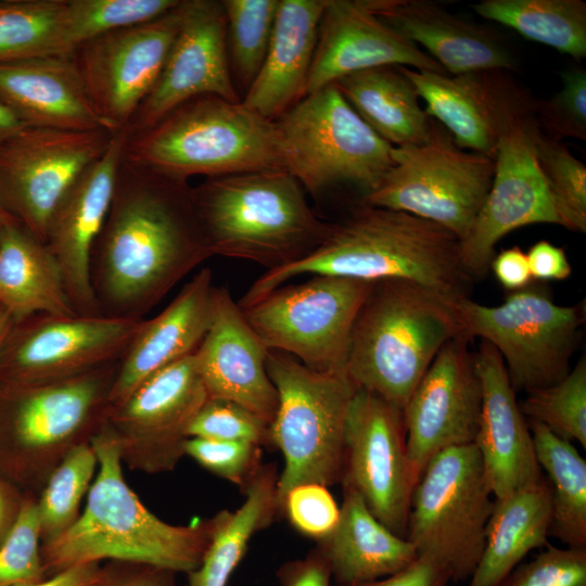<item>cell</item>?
Listing matches in <instances>:
<instances>
[{"mask_svg": "<svg viewBox=\"0 0 586 586\" xmlns=\"http://www.w3.org/2000/svg\"><path fill=\"white\" fill-rule=\"evenodd\" d=\"M213 256L188 181L123 160L90 257L101 316L144 319L184 277Z\"/></svg>", "mask_w": 586, "mask_h": 586, "instance_id": "1", "label": "cell"}, {"mask_svg": "<svg viewBox=\"0 0 586 586\" xmlns=\"http://www.w3.org/2000/svg\"><path fill=\"white\" fill-rule=\"evenodd\" d=\"M302 275L406 280L454 302L469 297L473 282L462 267L459 240L451 232L411 214L364 202L342 220L329 222L311 254L265 271L237 303L245 308Z\"/></svg>", "mask_w": 586, "mask_h": 586, "instance_id": "2", "label": "cell"}, {"mask_svg": "<svg viewBox=\"0 0 586 586\" xmlns=\"http://www.w3.org/2000/svg\"><path fill=\"white\" fill-rule=\"evenodd\" d=\"M98 473L78 520L61 536L41 544L48 576L107 560L136 561L189 574L200 565L212 519L169 524L152 513L127 484L116 441L106 423L91 440Z\"/></svg>", "mask_w": 586, "mask_h": 586, "instance_id": "3", "label": "cell"}, {"mask_svg": "<svg viewBox=\"0 0 586 586\" xmlns=\"http://www.w3.org/2000/svg\"><path fill=\"white\" fill-rule=\"evenodd\" d=\"M464 332L454 301L411 281H373L356 316L345 372L404 409L441 348Z\"/></svg>", "mask_w": 586, "mask_h": 586, "instance_id": "4", "label": "cell"}, {"mask_svg": "<svg viewBox=\"0 0 586 586\" xmlns=\"http://www.w3.org/2000/svg\"><path fill=\"white\" fill-rule=\"evenodd\" d=\"M191 194L213 256L253 262L267 270L311 254L329 228L286 170L211 177L191 187Z\"/></svg>", "mask_w": 586, "mask_h": 586, "instance_id": "5", "label": "cell"}, {"mask_svg": "<svg viewBox=\"0 0 586 586\" xmlns=\"http://www.w3.org/2000/svg\"><path fill=\"white\" fill-rule=\"evenodd\" d=\"M122 160L180 181L286 170L276 122L216 95L192 98L152 127L126 135Z\"/></svg>", "mask_w": 586, "mask_h": 586, "instance_id": "6", "label": "cell"}, {"mask_svg": "<svg viewBox=\"0 0 586 586\" xmlns=\"http://www.w3.org/2000/svg\"><path fill=\"white\" fill-rule=\"evenodd\" d=\"M266 370L278 394L270 443L284 459L277 491L280 513L293 487L341 483L346 418L357 387L346 372H319L277 351H268Z\"/></svg>", "mask_w": 586, "mask_h": 586, "instance_id": "7", "label": "cell"}, {"mask_svg": "<svg viewBox=\"0 0 586 586\" xmlns=\"http://www.w3.org/2000/svg\"><path fill=\"white\" fill-rule=\"evenodd\" d=\"M118 361L43 384H7L10 470L38 496L50 474L75 447L102 430Z\"/></svg>", "mask_w": 586, "mask_h": 586, "instance_id": "8", "label": "cell"}, {"mask_svg": "<svg viewBox=\"0 0 586 586\" xmlns=\"http://www.w3.org/2000/svg\"><path fill=\"white\" fill-rule=\"evenodd\" d=\"M276 124L285 169L314 194L351 183L366 195L394 164V146L357 114L334 84L305 95Z\"/></svg>", "mask_w": 586, "mask_h": 586, "instance_id": "9", "label": "cell"}, {"mask_svg": "<svg viewBox=\"0 0 586 586\" xmlns=\"http://www.w3.org/2000/svg\"><path fill=\"white\" fill-rule=\"evenodd\" d=\"M454 305L464 333L497 349L515 393L557 383L570 371L585 323V302L558 305L546 285L533 281L509 292L497 306L470 297Z\"/></svg>", "mask_w": 586, "mask_h": 586, "instance_id": "10", "label": "cell"}, {"mask_svg": "<svg viewBox=\"0 0 586 586\" xmlns=\"http://www.w3.org/2000/svg\"><path fill=\"white\" fill-rule=\"evenodd\" d=\"M491 496L475 445L447 448L429 461L412 491L406 538L450 579H468L484 549Z\"/></svg>", "mask_w": 586, "mask_h": 586, "instance_id": "11", "label": "cell"}, {"mask_svg": "<svg viewBox=\"0 0 586 586\" xmlns=\"http://www.w3.org/2000/svg\"><path fill=\"white\" fill-rule=\"evenodd\" d=\"M393 160L362 202L411 214L464 239L491 189L494 157L464 151L434 126L426 142L394 146Z\"/></svg>", "mask_w": 586, "mask_h": 586, "instance_id": "12", "label": "cell"}, {"mask_svg": "<svg viewBox=\"0 0 586 586\" xmlns=\"http://www.w3.org/2000/svg\"><path fill=\"white\" fill-rule=\"evenodd\" d=\"M372 283L314 275L241 309L268 351L289 354L319 372H345L353 326Z\"/></svg>", "mask_w": 586, "mask_h": 586, "instance_id": "13", "label": "cell"}, {"mask_svg": "<svg viewBox=\"0 0 586 586\" xmlns=\"http://www.w3.org/2000/svg\"><path fill=\"white\" fill-rule=\"evenodd\" d=\"M115 132L25 126L0 143V209L44 243L59 203Z\"/></svg>", "mask_w": 586, "mask_h": 586, "instance_id": "14", "label": "cell"}, {"mask_svg": "<svg viewBox=\"0 0 586 586\" xmlns=\"http://www.w3.org/2000/svg\"><path fill=\"white\" fill-rule=\"evenodd\" d=\"M207 399L194 353L154 373L110 407L106 425L122 462L148 474L175 470L186 456L189 425Z\"/></svg>", "mask_w": 586, "mask_h": 586, "instance_id": "15", "label": "cell"}, {"mask_svg": "<svg viewBox=\"0 0 586 586\" xmlns=\"http://www.w3.org/2000/svg\"><path fill=\"white\" fill-rule=\"evenodd\" d=\"M341 484L355 489L380 522L406 538L417 482L407 457L403 410L361 388L347 412Z\"/></svg>", "mask_w": 586, "mask_h": 586, "instance_id": "16", "label": "cell"}, {"mask_svg": "<svg viewBox=\"0 0 586 586\" xmlns=\"http://www.w3.org/2000/svg\"><path fill=\"white\" fill-rule=\"evenodd\" d=\"M182 20V0L152 21L107 31L72 53L99 116L124 129L154 87Z\"/></svg>", "mask_w": 586, "mask_h": 586, "instance_id": "17", "label": "cell"}, {"mask_svg": "<svg viewBox=\"0 0 586 586\" xmlns=\"http://www.w3.org/2000/svg\"><path fill=\"white\" fill-rule=\"evenodd\" d=\"M144 319L33 316L9 348H1L0 375L7 384L31 385L93 371L120 360Z\"/></svg>", "mask_w": 586, "mask_h": 586, "instance_id": "18", "label": "cell"}, {"mask_svg": "<svg viewBox=\"0 0 586 586\" xmlns=\"http://www.w3.org/2000/svg\"><path fill=\"white\" fill-rule=\"evenodd\" d=\"M471 340L462 332L441 348L403 409L416 482L438 453L474 444L482 391Z\"/></svg>", "mask_w": 586, "mask_h": 586, "instance_id": "19", "label": "cell"}, {"mask_svg": "<svg viewBox=\"0 0 586 586\" xmlns=\"http://www.w3.org/2000/svg\"><path fill=\"white\" fill-rule=\"evenodd\" d=\"M534 116L519 120L498 142L491 189L459 241L460 260L472 280L487 273L495 245L507 233L533 224L560 225L534 155Z\"/></svg>", "mask_w": 586, "mask_h": 586, "instance_id": "20", "label": "cell"}, {"mask_svg": "<svg viewBox=\"0 0 586 586\" xmlns=\"http://www.w3.org/2000/svg\"><path fill=\"white\" fill-rule=\"evenodd\" d=\"M200 95L240 102L229 68L226 14L217 0H182L177 36L154 87L124 128L126 135L152 127Z\"/></svg>", "mask_w": 586, "mask_h": 586, "instance_id": "21", "label": "cell"}, {"mask_svg": "<svg viewBox=\"0 0 586 586\" xmlns=\"http://www.w3.org/2000/svg\"><path fill=\"white\" fill-rule=\"evenodd\" d=\"M426 112L461 149L495 157L498 142L517 122L534 116L536 100L507 71L449 75L400 66Z\"/></svg>", "mask_w": 586, "mask_h": 586, "instance_id": "22", "label": "cell"}, {"mask_svg": "<svg viewBox=\"0 0 586 586\" xmlns=\"http://www.w3.org/2000/svg\"><path fill=\"white\" fill-rule=\"evenodd\" d=\"M125 138V129L114 133L105 153L78 177L48 224L44 244L79 316H101L90 282V257L110 209Z\"/></svg>", "mask_w": 586, "mask_h": 586, "instance_id": "23", "label": "cell"}, {"mask_svg": "<svg viewBox=\"0 0 586 586\" xmlns=\"http://www.w3.org/2000/svg\"><path fill=\"white\" fill-rule=\"evenodd\" d=\"M267 354L229 290L215 286L212 321L194 352L208 398L234 403L270 425L278 394L266 370Z\"/></svg>", "mask_w": 586, "mask_h": 586, "instance_id": "24", "label": "cell"}, {"mask_svg": "<svg viewBox=\"0 0 586 586\" xmlns=\"http://www.w3.org/2000/svg\"><path fill=\"white\" fill-rule=\"evenodd\" d=\"M385 65L447 74L421 48L381 22L364 0H326L305 95L346 75Z\"/></svg>", "mask_w": 586, "mask_h": 586, "instance_id": "25", "label": "cell"}, {"mask_svg": "<svg viewBox=\"0 0 586 586\" xmlns=\"http://www.w3.org/2000/svg\"><path fill=\"white\" fill-rule=\"evenodd\" d=\"M482 402L474 445L495 499H502L544 477L527 420L522 413L497 349L481 340L474 354Z\"/></svg>", "mask_w": 586, "mask_h": 586, "instance_id": "26", "label": "cell"}, {"mask_svg": "<svg viewBox=\"0 0 586 586\" xmlns=\"http://www.w3.org/2000/svg\"><path fill=\"white\" fill-rule=\"evenodd\" d=\"M385 25L422 47L447 74L512 71L514 56L488 27L428 0H364Z\"/></svg>", "mask_w": 586, "mask_h": 586, "instance_id": "27", "label": "cell"}, {"mask_svg": "<svg viewBox=\"0 0 586 586\" xmlns=\"http://www.w3.org/2000/svg\"><path fill=\"white\" fill-rule=\"evenodd\" d=\"M214 288L212 270L202 268L160 314L143 320L119 360L111 406L124 402L157 371L196 351L212 321Z\"/></svg>", "mask_w": 586, "mask_h": 586, "instance_id": "28", "label": "cell"}, {"mask_svg": "<svg viewBox=\"0 0 586 586\" xmlns=\"http://www.w3.org/2000/svg\"><path fill=\"white\" fill-rule=\"evenodd\" d=\"M0 101L26 126L113 131L94 110L72 54L1 63Z\"/></svg>", "mask_w": 586, "mask_h": 586, "instance_id": "29", "label": "cell"}, {"mask_svg": "<svg viewBox=\"0 0 586 586\" xmlns=\"http://www.w3.org/2000/svg\"><path fill=\"white\" fill-rule=\"evenodd\" d=\"M326 0H279L263 65L242 103L276 122L305 95Z\"/></svg>", "mask_w": 586, "mask_h": 586, "instance_id": "30", "label": "cell"}, {"mask_svg": "<svg viewBox=\"0 0 586 586\" xmlns=\"http://www.w3.org/2000/svg\"><path fill=\"white\" fill-rule=\"evenodd\" d=\"M337 586H356L390 576L416 558L412 544L380 522L353 488L343 487L334 530L315 547Z\"/></svg>", "mask_w": 586, "mask_h": 586, "instance_id": "31", "label": "cell"}, {"mask_svg": "<svg viewBox=\"0 0 586 586\" xmlns=\"http://www.w3.org/2000/svg\"><path fill=\"white\" fill-rule=\"evenodd\" d=\"M0 308L14 324L36 315L79 316L53 255L13 218L0 227Z\"/></svg>", "mask_w": 586, "mask_h": 586, "instance_id": "32", "label": "cell"}, {"mask_svg": "<svg viewBox=\"0 0 586 586\" xmlns=\"http://www.w3.org/2000/svg\"><path fill=\"white\" fill-rule=\"evenodd\" d=\"M550 519L545 477L494 499L484 549L468 586H499L531 550L549 544Z\"/></svg>", "mask_w": 586, "mask_h": 586, "instance_id": "33", "label": "cell"}, {"mask_svg": "<svg viewBox=\"0 0 586 586\" xmlns=\"http://www.w3.org/2000/svg\"><path fill=\"white\" fill-rule=\"evenodd\" d=\"M357 114L393 146L421 144L433 132L434 120L400 66H378L333 82Z\"/></svg>", "mask_w": 586, "mask_h": 586, "instance_id": "34", "label": "cell"}, {"mask_svg": "<svg viewBox=\"0 0 586 586\" xmlns=\"http://www.w3.org/2000/svg\"><path fill=\"white\" fill-rule=\"evenodd\" d=\"M277 464L263 463L247 485L244 502L234 511L222 509L211 517L209 542L188 586H227L243 560L252 538L280 517Z\"/></svg>", "mask_w": 586, "mask_h": 586, "instance_id": "35", "label": "cell"}, {"mask_svg": "<svg viewBox=\"0 0 586 586\" xmlns=\"http://www.w3.org/2000/svg\"><path fill=\"white\" fill-rule=\"evenodd\" d=\"M536 459L547 474L551 519L549 536L566 547L586 548V461L569 441L527 420Z\"/></svg>", "mask_w": 586, "mask_h": 586, "instance_id": "36", "label": "cell"}, {"mask_svg": "<svg viewBox=\"0 0 586 586\" xmlns=\"http://www.w3.org/2000/svg\"><path fill=\"white\" fill-rule=\"evenodd\" d=\"M477 15L574 59L586 56V3L582 0H483Z\"/></svg>", "mask_w": 586, "mask_h": 586, "instance_id": "37", "label": "cell"}, {"mask_svg": "<svg viewBox=\"0 0 586 586\" xmlns=\"http://www.w3.org/2000/svg\"><path fill=\"white\" fill-rule=\"evenodd\" d=\"M66 7L67 0H0V64L72 54Z\"/></svg>", "mask_w": 586, "mask_h": 586, "instance_id": "38", "label": "cell"}, {"mask_svg": "<svg viewBox=\"0 0 586 586\" xmlns=\"http://www.w3.org/2000/svg\"><path fill=\"white\" fill-rule=\"evenodd\" d=\"M97 467L93 446L85 443L69 451L50 474L37 496L41 544L58 538L78 520Z\"/></svg>", "mask_w": 586, "mask_h": 586, "instance_id": "39", "label": "cell"}, {"mask_svg": "<svg viewBox=\"0 0 586 586\" xmlns=\"http://www.w3.org/2000/svg\"><path fill=\"white\" fill-rule=\"evenodd\" d=\"M534 155L546 182L560 226L586 231V166L561 142L532 130Z\"/></svg>", "mask_w": 586, "mask_h": 586, "instance_id": "40", "label": "cell"}, {"mask_svg": "<svg viewBox=\"0 0 586 586\" xmlns=\"http://www.w3.org/2000/svg\"><path fill=\"white\" fill-rule=\"evenodd\" d=\"M527 420L545 425L558 437L586 449V359L551 385L533 390L519 403Z\"/></svg>", "mask_w": 586, "mask_h": 586, "instance_id": "41", "label": "cell"}, {"mask_svg": "<svg viewBox=\"0 0 586 586\" xmlns=\"http://www.w3.org/2000/svg\"><path fill=\"white\" fill-rule=\"evenodd\" d=\"M227 46L238 76L252 84L265 60L279 0H222Z\"/></svg>", "mask_w": 586, "mask_h": 586, "instance_id": "42", "label": "cell"}, {"mask_svg": "<svg viewBox=\"0 0 586 586\" xmlns=\"http://www.w3.org/2000/svg\"><path fill=\"white\" fill-rule=\"evenodd\" d=\"M180 0H67L66 38L71 50L111 30L139 25L174 9Z\"/></svg>", "mask_w": 586, "mask_h": 586, "instance_id": "43", "label": "cell"}, {"mask_svg": "<svg viewBox=\"0 0 586 586\" xmlns=\"http://www.w3.org/2000/svg\"><path fill=\"white\" fill-rule=\"evenodd\" d=\"M44 578L37 496L26 494L12 527L0 544V586H18Z\"/></svg>", "mask_w": 586, "mask_h": 586, "instance_id": "44", "label": "cell"}, {"mask_svg": "<svg viewBox=\"0 0 586 586\" xmlns=\"http://www.w3.org/2000/svg\"><path fill=\"white\" fill-rule=\"evenodd\" d=\"M562 86L548 100H536L534 119L551 139L586 140V71L583 67L561 73Z\"/></svg>", "mask_w": 586, "mask_h": 586, "instance_id": "45", "label": "cell"}, {"mask_svg": "<svg viewBox=\"0 0 586 586\" xmlns=\"http://www.w3.org/2000/svg\"><path fill=\"white\" fill-rule=\"evenodd\" d=\"M269 426L255 413L234 403L208 398L190 423L188 436L245 442L263 447L271 446Z\"/></svg>", "mask_w": 586, "mask_h": 586, "instance_id": "46", "label": "cell"}, {"mask_svg": "<svg viewBox=\"0 0 586 586\" xmlns=\"http://www.w3.org/2000/svg\"><path fill=\"white\" fill-rule=\"evenodd\" d=\"M184 455L202 468L235 486L243 494L262 467V447L245 442L189 437Z\"/></svg>", "mask_w": 586, "mask_h": 586, "instance_id": "47", "label": "cell"}, {"mask_svg": "<svg viewBox=\"0 0 586 586\" xmlns=\"http://www.w3.org/2000/svg\"><path fill=\"white\" fill-rule=\"evenodd\" d=\"M499 586H586V548L548 544L533 560L515 566Z\"/></svg>", "mask_w": 586, "mask_h": 586, "instance_id": "48", "label": "cell"}, {"mask_svg": "<svg viewBox=\"0 0 586 586\" xmlns=\"http://www.w3.org/2000/svg\"><path fill=\"white\" fill-rule=\"evenodd\" d=\"M280 517H285L294 530L317 543L334 530L340 507L327 486L307 483L284 495Z\"/></svg>", "mask_w": 586, "mask_h": 586, "instance_id": "49", "label": "cell"}, {"mask_svg": "<svg viewBox=\"0 0 586 586\" xmlns=\"http://www.w3.org/2000/svg\"><path fill=\"white\" fill-rule=\"evenodd\" d=\"M177 573L156 565L124 560L100 564L88 586H178Z\"/></svg>", "mask_w": 586, "mask_h": 586, "instance_id": "50", "label": "cell"}, {"mask_svg": "<svg viewBox=\"0 0 586 586\" xmlns=\"http://www.w3.org/2000/svg\"><path fill=\"white\" fill-rule=\"evenodd\" d=\"M276 577L280 586H337L332 581L326 560L316 548L303 558L281 564Z\"/></svg>", "mask_w": 586, "mask_h": 586, "instance_id": "51", "label": "cell"}, {"mask_svg": "<svg viewBox=\"0 0 586 586\" xmlns=\"http://www.w3.org/2000/svg\"><path fill=\"white\" fill-rule=\"evenodd\" d=\"M448 581L449 575L435 559L428 555H418L403 570L356 586H445Z\"/></svg>", "mask_w": 586, "mask_h": 586, "instance_id": "52", "label": "cell"}, {"mask_svg": "<svg viewBox=\"0 0 586 586\" xmlns=\"http://www.w3.org/2000/svg\"><path fill=\"white\" fill-rule=\"evenodd\" d=\"M534 281L564 280L571 276L572 267L562 247L542 240L526 253Z\"/></svg>", "mask_w": 586, "mask_h": 586, "instance_id": "53", "label": "cell"}, {"mask_svg": "<svg viewBox=\"0 0 586 586\" xmlns=\"http://www.w3.org/2000/svg\"><path fill=\"white\" fill-rule=\"evenodd\" d=\"M489 268L501 286L509 292L522 290L534 281L526 253L519 246L509 247L494 256Z\"/></svg>", "mask_w": 586, "mask_h": 586, "instance_id": "54", "label": "cell"}, {"mask_svg": "<svg viewBox=\"0 0 586 586\" xmlns=\"http://www.w3.org/2000/svg\"><path fill=\"white\" fill-rule=\"evenodd\" d=\"M101 563H85L65 569L47 578L18 586H88L99 570Z\"/></svg>", "mask_w": 586, "mask_h": 586, "instance_id": "55", "label": "cell"}, {"mask_svg": "<svg viewBox=\"0 0 586 586\" xmlns=\"http://www.w3.org/2000/svg\"><path fill=\"white\" fill-rule=\"evenodd\" d=\"M25 495H18L0 477V544L12 527Z\"/></svg>", "mask_w": 586, "mask_h": 586, "instance_id": "56", "label": "cell"}, {"mask_svg": "<svg viewBox=\"0 0 586 586\" xmlns=\"http://www.w3.org/2000/svg\"><path fill=\"white\" fill-rule=\"evenodd\" d=\"M26 125L0 101V143L14 136Z\"/></svg>", "mask_w": 586, "mask_h": 586, "instance_id": "57", "label": "cell"}, {"mask_svg": "<svg viewBox=\"0 0 586 586\" xmlns=\"http://www.w3.org/2000/svg\"><path fill=\"white\" fill-rule=\"evenodd\" d=\"M13 327L14 321L10 315L0 308V352Z\"/></svg>", "mask_w": 586, "mask_h": 586, "instance_id": "58", "label": "cell"}, {"mask_svg": "<svg viewBox=\"0 0 586 586\" xmlns=\"http://www.w3.org/2000/svg\"><path fill=\"white\" fill-rule=\"evenodd\" d=\"M8 218H10V216H8L7 214H4V213L0 209V222L7 220Z\"/></svg>", "mask_w": 586, "mask_h": 586, "instance_id": "59", "label": "cell"}, {"mask_svg": "<svg viewBox=\"0 0 586 586\" xmlns=\"http://www.w3.org/2000/svg\"><path fill=\"white\" fill-rule=\"evenodd\" d=\"M10 218H11V217H10ZM8 219H9V218H8ZM4 221H5V220H4ZM4 221L0 222V227H1V225H2Z\"/></svg>", "mask_w": 586, "mask_h": 586, "instance_id": "60", "label": "cell"}]
</instances>
